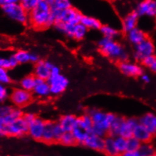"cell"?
Instances as JSON below:
<instances>
[{"label":"cell","mask_w":156,"mask_h":156,"mask_svg":"<svg viewBox=\"0 0 156 156\" xmlns=\"http://www.w3.org/2000/svg\"><path fill=\"white\" fill-rule=\"evenodd\" d=\"M28 23L38 30L54 27L55 20L52 14L51 7L45 0H41L37 5L29 12Z\"/></svg>","instance_id":"cell-1"},{"label":"cell","mask_w":156,"mask_h":156,"mask_svg":"<svg viewBox=\"0 0 156 156\" xmlns=\"http://www.w3.org/2000/svg\"><path fill=\"white\" fill-rule=\"evenodd\" d=\"M86 112L90 115L93 121L91 133L103 137L109 135V128L115 118V114L104 112L96 108H90Z\"/></svg>","instance_id":"cell-2"},{"label":"cell","mask_w":156,"mask_h":156,"mask_svg":"<svg viewBox=\"0 0 156 156\" xmlns=\"http://www.w3.org/2000/svg\"><path fill=\"white\" fill-rule=\"evenodd\" d=\"M98 48L103 56L115 62L128 60L129 55L125 48L115 39L103 37L98 41Z\"/></svg>","instance_id":"cell-3"},{"label":"cell","mask_w":156,"mask_h":156,"mask_svg":"<svg viewBox=\"0 0 156 156\" xmlns=\"http://www.w3.org/2000/svg\"><path fill=\"white\" fill-rule=\"evenodd\" d=\"M3 13L9 19L20 24L29 23V12H27L20 3L4 5L2 7Z\"/></svg>","instance_id":"cell-4"},{"label":"cell","mask_w":156,"mask_h":156,"mask_svg":"<svg viewBox=\"0 0 156 156\" xmlns=\"http://www.w3.org/2000/svg\"><path fill=\"white\" fill-rule=\"evenodd\" d=\"M33 100V94L31 91L24 90L21 87H14L11 90L9 100L14 107H26Z\"/></svg>","instance_id":"cell-5"},{"label":"cell","mask_w":156,"mask_h":156,"mask_svg":"<svg viewBox=\"0 0 156 156\" xmlns=\"http://www.w3.org/2000/svg\"><path fill=\"white\" fill-rule=\"evenodd\" d=\"M52 14L55 17V23L61 22V23H68V24L79 23L82 16H83V14L78 9L73 6L69 9L61 11V12H52Z\"/></svg>","instance_id":"cell-6"},{"label":"cell","mask_w":156,"mask_h":156,"mask_svg":"<svg viewBox=\"0 0 156 156\" xmlns=\"http://www.w3.org/2000/svg\"><path fill=\"white\" fill-rule=\"evenodd\" d=\"M155 44L149 38H146L143 42L134 46L133 49V58L136 61L141 62L146 57L155 55Z\"/></svg>","instance_id":"cell-7"},{"label":"cell","mask_w":156,"mask_h":156,"mask_svg":"<svg viewBox=\"0 0 156 156\" xmlns=\"http://www.w3.org/2000/svg\"><path fill=\"white\" fill-rule=\"evenodd\" d=\"M50 86L51 95L58 96L63 94L69 85V80L62 73L56 76H51L48 79Z\"/></svg>","instance_id":"cell-8"},{"label":"cell","mask_w":156,"mask_h":156,"mask_svg":"<svg viewBox=\"0 0 156 156\" xmlns=\"http://www.w3.org/2000/svg\"><path fill=\"white\" fill-rule=\"evenodd\" d=\"M29 124L23 119L20 118L6 126L5 136L20 137L28 134Z\"/></svg>","instance_id":"cell-9"},{"label":"cell","mask_w":156,"mask_h":156,"mask_svg":"<svg viewBox=\"0 0 156 156\" xmlns=\"http://www.w3.org/2000/svg\"><path fill=\"white\" fill-rule=\"evenodd\" d=\"M119 69L122 74L129 77H139L143 73L142 66L137 62L130 60L119 63Z\"/></svg>","instance_id":"cell-10"},{"label":"cell","mask_w":156,"mask_h":156,"mask_svg":"<svg viewBox=\"0 0 156 156\" xmlns=\"http://www.w3.org/2000/svg\"><path fill=\"white\" fill-rule=\"evenodd\" d=\"M46 121L42 118L36 117L34 120L29 124L28 134L35 140L42 141L43 133L45 128Z\"/></svg>","instance_id":"cell-11"},{"label":"cell","mask_w":156,"mask_h":156,"mask_svg":"<svg viewBox=\"0 0 156 156\" xmlns=\"http://www.w3.org/2000/svg\"><path fill=\"white\" fill-rule=\"evenodd\" d=\"M54 65L55 64L49 60H40L35 64L33 74L36 76V79L48 80L50 78L51 71Z\"/></svg>","instance_id":"cell-12"},{"label":"cell","mask_w":156,"mask_h":156,"mask_svg":"<svg viewBox=\"0 0 156 156\" xmlns=\"http://www.w3.org/2000/svg\"><path fill=\"white\" fill-rule=\"evenodd\" d=\"M135 12L139 17H156V0H143L136 6Z\"/></svg>","instance_id":"cell-13"},{"label":"cell","mask_w":156,"mask_h":156,"mask_svg":"<svg viewBox=\"0 0 156 156\" xmlns=\"http://www.w3.org/2000/svg\"><path fill=\"white\" fill-rule=\"evenodd\" d=\"M138 124H139V119H136V118H125L124 122H122V126H121L119 136H123L126 139L133 136V130Z\"/></svg>","instance_id":"cell-14"},{"label":"cell","mask_w":156,"mask_h":156,"mask_svg":"<svg viewBox=\"0 0 156 156\" xmlns=\"http://www.w3.org/2000/svg\"><path fill=\"white\" fill-rule=\"evenodd\" d=\"M16 60L19 64H27V63H37L40 60L39 56L34 52H30L26 50H18L14 53Z\"/></svg>","instance_id":"cell-15"},{"label":"cell","mask_w":156,"mask_h":156,"mask_svg":"<svg viewBox=\"0 0 156 156\" xmlns=\"http://www.w3.org/2000/svg\"><path fill=\"white\" fill-rule=\"evenodd\" d=\"M105 143V137L98 136L93 133H90L87 136L84 145L88 149L92 150L98 151V152H103Z\"/></svg>","instance_id":"cell-16"},{"label":"cell","mask_w":156,"mask_h":156,"mask_svg":"<svg viewBox=\"0 0 156 156\" xmlns=\"http://www.w3.org/2000/svg\"><path fill=\"white\" fill-rule=\"evenodd\" d=\"M33 96H36L39 98H45L51 95L50 86H49L48 80L36 79V84L33 91Z\"/></svg>","instance_id":"cell-17"},{"label":"cell","mask_w":156,"mask_h":156,"mask_svg":"<svg viewBox=\"0 0 156 156\" xmlns=\"http://www.w3.org/2000/svg\"><path fill=\"white\" fill-rule=\"evenodd\" d=\"M78 118L73 114H65L59 119L58 122L63 130L66 132H72L74 128L78 126Z\"/></svg>","instance_id":"cell-18"},{"label":"cell","mask_w":156,"mask_h":156,"mask_svg":"<svg viewBox=\"0 0 156 156\" xmlns=\"http://www.w3.org/2000/svg\"><path fill=\"white\" fill-rule=\"evenodd\" d=\"M154 134L147 130L141 124H138L133 130V136L139 140L141 143H150L153 138Z\"/></svg>","instance_id":"cell-19"},{"label":"cell","mask_w":156,"mask_h":156,"mask_svg":"<svg viewBox=\"0 0 156 156\" xmlns=\"http://www.w3.org/2000/svg\"><path fill=\"white\" fill-rule=\"evenodd\" d=\"M139 15L136 12H132L125 16L122 22V27L125 33H128L130 30L137 27L139 21Z\"/></svg>","instance_id":"cell-20"},{"label":"cell","mask_w":156,"mask_h":156,"mask_svg":"<svg viewBox=\"0 0 156 156\" xmlns=\"http://www.w3.org/2000/svg\"><path fill=\"white\" fill-rule=\"evenodd\" d=\"M126 37L130 44L135 46L139 43L143 42L145 39L147 38V35L142 29L136 27L126 33Z\"/></svg>","instance_id":"cell-21"},{"label":"cell","mask_w":156,"mask_h":156,"mask_svg":"<svg viewBox=\"0 0 156 156\" xmlns=\"http://www.w3.org/2000/svg\"><path fill=\"white\" fill-rule=\"evenodd\" d=\"M139 123L154 134L156 129V115L152 112H146L140 118Z\"/></svg>","instance_id":"cell-22"},{"label":"cell","mask_w":156,"mask_h":156,"mask_svg":"<svg viewBox=\"0 0 156 156\" xmlns=\"http://www.w3.org/2000/svg\"><path fill=\"white\" fill-rule=\"evenodd\" d=\"M103 152L107 156H119L120 153L116 148L114 136L107 135L105 136V143Z\"/></svg>","instance_id":"cell-23"},{"label":"cell","mask_w":156,"mask_h":156,"mask_svg":"<svg viewBox=\"0 0 156 156\" xmlns=\"http://www.w3.org/2000/svg\"><path fill=\"white\" fill-rule=\"evenodd\" d=\"M80 23L83 26H85L87 30H100L103 25L98 18L88 15L82 16Z\"/></svg>","instance_id":"cell-24"},{"label":"cell","mask_w":156,"mask_h":156,"mask_svg":"<svg viewBox=\"0 0 156 156\" xmlns=\"http://www.w3.org/2000/svg\"><path fill=\"white\" fill-rule=\"evenodd\" d=\"M54 124H55V122L46 121L45 128H44L42 139V141L44 143H48V144L55 143V134H54Z\"/></svg>","instance_id":"cell-25"},{"label":"cell","mask_w":156,"mask_h":156,"mask_svg":"<svg viewBox=\"0 0 156 156\" xmlns=\"http://www.w3.org/2000/svg\"><path fill=\"white\" fill-rule=\"evenodd\" d=\"M78 126L86 130L88 133H91L93 128V121L90 115L87 112L84 113L78 118Z\"/></svg>","instance_id":"cell-26"},{"label":"cell","mask_w":156,"mask_h":156,"mask_svg":"<svg viewBox=\"0 0 156 156\" xmlns=\"http://www.w3.org/2000/svg\"><path fill=\"white\" fill-rule=\"evenodd\" d=\"M36 78L33 74H30L22 78L19 82V86L28 91H33L36 84Z\"/></svg>","instance_id":"cell-27"},{"label":"cell","mask_w":156,"mask_h":156,"mask_svg":"<svg viewBox=\"0 0 156 156\" xmlns=\"http://www.w3.org/2000/svg\"><path fill=\"white\" fill-rule=\"evenodd\" d=\"M100 33L103 35V37L107 38V39H115L116 38L120 36V32L110 25H102L101 28L100 29Z\"/></svg>","instance_id":"cell-28"},{"label":"cell","mask_w":156,"mask_h":156,"mask_svg":"<svg viewBox=\"0 0 156 156\" xmlns=\"http://www.w3.org/2000/svg\"><path fill=\"white\" fill-rule=\"evenodd\" d=\"M125 118H124L123 116L117 115H116L115 118L113 122L111 124L110 128H109V135H111L112 136H119V130H120L122 124L124 122V120H125Z\"/></svg>","instance_id":"cell-29"},{"label":"cell","mask_w":156,"mask_h":156,"mask_svg":"<svg viewBox=\"0 0 156 156\" xmlns=\"http://www.w3.org/2000/svg\"><path fill=\"white\" fill-rule=\"evenodd\" d=\"M73 136H74L75 139H76V143L78 144H83L85 143V140H87V136H89L90 133H88L86 130H83L82 128H79V126L76 127V128H74L72 131Z\"/></svg>","instance_id":"cell-30"},{"label":"cell","mask_w":156,"mask_h":156,"mask_svg":"<svg viewBox=\"0 0 156 156\" xmlns=\"http://www.w3.org/2000/svg\"><path fill=\"white\" fill-rule=\"evenodd\" d=\"M23 115V112L22 110V109L17 107H13L12 112H10L9 115H8L6 117L3 118L5 122L6 123V125H9V124L12 123V122H14L17 119H20V118H22Z\"/></svg>","instance_id":"cell-31"},{"label":"cell","mask_w":156,"mask_h":156,"mask_svg":"<svg viewBox=\"0 0 156 156\" xmlns=\"http://www.w3.org/2000/svg\"><path fill=\"white\" fill-rule=\"evenodd\" d=\"M70 0H55V2L51 5L52 12H61L72 7Z\"/></svg>","instance_id":"cell-32"},{"label":"cell","mask_w":156,"mask_h":156,"mask_svg":"<svg viewBox=\"0 0 156 156\" xmlns=\"http://www.w3.org/2000/svg\"><path fill=\"white\" fill-rule=\"evenodd\" d=\"M59 143H60V144L66 146H72L77 144V143H76V139H75L74 136H73V133H72V132H66V131H65L64 133H63V134L62 135Z\"/></svg>","instance_id":"cell-33"},{"label":"cell","mask_w":156,"mask_h":156,"mask_svg":"<svg viewBox=\"0 0 156 156\" xmlns=\"http://www.w3.org/2000/svg\"><path fill=\"white\" fill-rule=\"evenodd\" d=\"M138 151L141 156H150L156 152L155 147L150 143H142Z\"/></svg>","instance_id":"cell-34"},{"label":"cell","mask_w":156,"mask_h":156,"mask_svg":"<svg viewBox=\"0 0 156 156\" xmlns=\"http://www.w3.org/2000/svg\"><path fill=\"white\" fill-rule=\"evenodd\" d=\"M12 82V79L9 73V70L3 67H0V85L7 86Z\"/></svg>","instance_id":"cell-35"},{"label":"cell","mask_w":156,"mask_h":156,"mask_svg":"<svg viewBox=\"0 0 156 156\" xmlns=\"http://www.w3.org/2000/svg\"><path fill=\"white\" fill-rule=\"evenodd\" d=\"M115 143L116 148H117L118 151L119 153H122V152L127 151V139L121 136H114Z\"/></svg>","instance_id":"cell-36"},{"label":"cell","mask_w":156,"mask_h":156,"mask_svg":"<svg viewBox=\"0 0 156 156\" xmlns=\"http://www.w3.org/2000/svg\"><path fill=\"white\" fill-rule=\"evenodd\" d=\"M141 143L139 140L133 136L127 139V150L128 151H138L141 146Z\"/></svg>","instance_id":"cell-37"},{"label":"cell","mask_w":156,"mask_h":156,"mask_svg":"<svg viewBox=\"0 0 156 156\" xmlns=\"http://www.w3.org/2000/svg\"><path fill=\"white\" fill-rule=\"evenodd\" d=\"M41 0H20V4L27 12L33 10Z\"/></svg>","instance_id":"cell-38"},{"label":"cell","mask_w":156,"mask_h":156,"mask_svg":"<svg viewBox=\"0 0 156 156\" xmlns=\"http://www.w3.org/2000/svg\"><path fill=\"white\" fill-rule=\"evenodd\" d=\"M11 91L8 88L7 86L0 85V104L5 103L8 100H9Z\"/></svg>","instance_id":"cell-39"},{"label":"cell","mask_w":156,"mask_h":156,"mask_svg":"<svg viewBox=\"0 0 156 156\" xmlns=\"http://www.w3.org/2000/svg\"><path fill=\"white\" fill-rule=\"evenodd\" d=\"M64 132L65 131L63 130L61 125H60V123L58 122H55V124H54V134H55V143H59L62 135L63 134Z\"/></svg>","instance_id":"cell-40"},{"label":"cell","mask_w":156,"mask_h":156,"mask_svg":"<svg viewBox=\"0 0 156 156\" xmlns=\"http://www.w3.org/2000/svg\"><path fill=\"white\" fill-rule=\"evenodd\" d=\"M14 106L12 105L7 104V103H2L0 104V117L5 118L11 112Z\"/></svg>","instance_id":"cell-41"},{"label":"cell","mask_w":156,"mask_h":156,"mask_svg":"<svg viewBox=\"0 0 156 156\" xmlns=\"http://www.w3.org/2000/svg\"><path fill=\"white\" fill-rule=\"evenodd\" d=\"M155 60H156V56L155 55H151V56L146 57L144 60H143L142 61H141V63H142V65L143 66H145V67H147L149 69V68H150V66H152L154 63H155Z\"/></svg>","instance_id":"cell-42"},{"label":"cell","mask_w":156,"mask_h":156,"mask_svg":"<svg viewBox=\"0 0 156 156\" xmlns=\"http://www.w3.org/2000/svg\"><path fill=\"white\" fill-rule=\"evenodd\" d=\"M0 67H3L5 69H12L10 65V62H9V57H2L0 56Z\"/></svg>","instance_id":"cell-43"},{"label":"cell","mask_w":156,"mask_h":156,"mask_svg":"<svg viewBox=\"0 0 156 156\" xmlns=\"http://www.w3.org/2000/svg\"><path fill=\"white\" fill-rule=\"evenodd\" d=\"M37 116L33 112H27V113H23V118L28 124H30V122H33Z\"/></svg>","instance_id":"cell-44"},{"label":"cell","mask_w":156,"mask_h":156,"mask_svg":"<svg viewBox=\"0 0 156 156\" xmlns=\"http://www.w3.org/2000/svg\"><path fill=\"white\" fill-rule=\"evenodd\" d=\"M6 126H7V125L5 122L3 118L0 117V136H5Z\"/></svg>","instance_id":"cell-45"},{"label":"cell","mask_w":156,"mask_h":156,"mask_svg":"<svg viewBox=\"0 0 156 156\" xmlns=\"http://www.w3.org/2000/svg\"><path fill=\"white\" fill-rule=\"evenodd\" d=\"M119 156H141L139 151H125L121 153Z\"/></svg>","instance_id":"cell-46"},{"label":"cell","mask_w":156,"mask_h":156,"mask_svg":"<svg viewBox=\"0 0 156 156\" xmlns=\"http://www.w3.org/2000/svg\"><path fill=\"white\" fill-rule=\"evenodd\" d=\"M60 69L59 68V66H56V65H54V66L52 67L51 71V76H56V75L60 74Z\"/></svg>","instance_id":"cell-47"},{"label":"cell","mask_w":156,"mask_h":156,"mask_svg":"<svg viewBox=\"0 0 156 156\" xmlns=\"http://www.w3.org/2000/svg\"><path fill=\"white\" fill-rule=\"evenodd\" d=\"M140 77L142 82H144V83H149L150 82V76H149V74H146V73H143Z\"/></svg>","instance_id":"cell-48"},{"label":"cell","mask_w":156,"mask_h":156,"mask_svg":"<svg viewBox=\"0 0 156 156\" xmlns=\"http://www.w3.org/2000/svg\"><path fill=\"white\" fill-rule=\"evenodd\" d=\"M17 3H20V0H5V5L17 4Z\"/></svg>","instance_id":"cell-49"},{"label":"cell","mask_w":156,"mask_h":156,"mask_svg":"<svg viewBox=\"0 0 156 156\" xmlns=\"http://www.w3.org/2000/svg\"><path fill=\"white\" fill-rule=\"evenodd\" d=\"M149 69H150V70L152 71V73H156V60L155 61V63H154L153 64H152V66H150V68H149Z\"/></svg>","instance_id":"cell-50"},{"label":"cell","mask_w":156,"mask_h":156,"mask_svg":"<svg viewBox=\"0 0 156 156\" xmlns=\"http://www.w3.org/2000/svg\"><path fill=\"white\" fill-rule=\"evenodd\" d=\"M46 2H47L48 3L49 5H51L52 4H53L54 2H55V0H45Z\"/></svg>","instance_id":"cell-51"},{"label":"cell","mask_w":156,"mask_h":156,"mask_svg":"<svg viewBox=\"0 0 156 156\" xmlns=\"http://www.w3.org/2000/svg\"><path fill=\"white\" fill-rule=\"evenodd\" d=\"M4 5H5V0H0V6L2 7Z\"/></svg>","instance_id":"cell-52"},{"label":"cell","mask_w":156,"mask_h":156,"mask_svg":"<svg viewBox=\"0 0 156 156\" xmlns=\"http://www.w3.org/2000/svg\"><path fill=\"white\" fill-rule=\"evenodd\" d=\"M150 156H156V152H155V153H154L153 155H150Z\"/></svg>","instance_id":"cell-53"},{"label":"cell","mask_w":156,"mask_h":156,"mask_svg":"<svg viewBox=\"0 0 156 156\" xmlns=\"http://www.w3.org/2000/svg\"><path fill=\"white\" fill-rule=\"evenodd\" d=\"M154 135H155L156 136V129H155V133H154Z\"/></svg>","instance_id":"cell-54"},{"label":"cell","mask_w":156,"mask_h":156,"mask_svg":"<svg viewBox=\"0 0 156 156\" xmlns=\"http://www.w3.org/2000/svg\"><path fill=\"white\" fill-rule=\"evenodd\" d=\"M23 156H31V155H23Z\"/></svg>","instance_id":"cell-55"}]
</instances>
